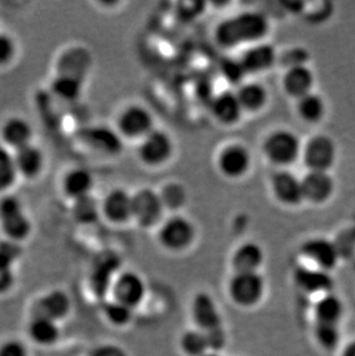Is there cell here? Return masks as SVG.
Instances as JSON below:
<instances>
[{
	"mask_svg": "<svg viewBox=\"0 0 355 356\" xmlns=\"http://www.w3.org/2000/svg\"><path fill=\"white\" fill-rule=\"evenodd\" d=\"M19 175L13 152L0 145V196L10 194L17 184Z\"/></svg>",
	"mask_w": 355,
	"mask_h": 356,
	"instance_id": "31",
	"label": "cell"
},
{
	"mask_svg": "<svg viewBox=\"0 0 355 356\" xmlns=\"http://www.w3.org/2000/svg\"><path fill=\"white\" fill-rule=\"evenodd\" d=\"M104 317L106 318L107 322L110 323L111 325L116 326V327H125L132 322L133 316H134V310L132 308L121 305L117 301H110L104 306Z\"/></svg>",
	"mask_w": 355,
	"mask_h": 356,
	"instance_id": "35",
	"label": "cell"
},
{
	"mask_svg": "<svg viewBox=\"0 0 355 356\" xmlns=\"http://www.w3.org/2000/svg\"><path fill=\"white\" fill-rule=\"evenodd\" d=\"M27 332L31 341L42 347L54 346L61 337L59 323L40 316L31 317L28 323Z\"/></svg>",
	"mask_w": 355,
	"mask_h": 356,
	"instance_id": "27",
	"label": "cell"
},
{
	"mask_svg": "<svg viewBox=\"0 0 355 356\" xmlns=\"http://www.w3.org/2000/svg\"><path fill=\"white\" fill-rule=\"evenodd\" d=\"M301 254L315 264L317 269L330 273L338 266L340 250L336 242L325 238H313L303 242Z\"/></svg>",
	"mask_w": 355,
	"mask_h": 356,
	"instance_id": "12",
	"label": "cell"
},
{
	"mask_svg": "<svg viewBox=\"0 0 355 356\" xmlns=\"http://www.w3.org/2000/svg\"><path fill=\"white\" fill-rule=\"evenodd\" d=\"M159 196L164 209H171V210L182 208L187 200L186 191L179 184H168L164 188L161 189Z\"/></svg>",
	"mask_w": 355,
	"mask_h": 356,
	"instance_id": "36",
	"label": "cell"
},
{
	"mask_svg": "<svg viewBox=\"0 0 355 356\" xmlns=\"http://www.w3.org/2000/svg\"><path fill=\"white\" fill-rule=\"evenodd\" d=\"M205 334H207V338H208L210 352L221 353V350H224L225 346H226V343H228V336H226L224 326L212 330L209 332H205Z\"/></svg>",
	"mask_w": 355,
	"mask_h": 356,
	"instance_id": "41",
	"label": "cell"
},
{
	"mask_svg": "<svg viewBox=\"0 0 355 356\" xmlns=\"http://www.w3.org/2000/svg\"><path fill=\"white\" fill-rule=\"evenodd\" d=\"M34 127L28 119L12 115L0 126L1 145L14 152L34 143Z\"/></svg>",
	"mask_w": 355,
	"mask_h": 356,
	"instance_id": "10",
	"label": "cell"
},
{
	"mask_svg": "<svg viewBox=\"0 0 355 356\" xmlns=\"http://www.w3.org/2000/svg\"><path fill=\"white\" fill-rule=\"evenodd\" d=\"M270 24L258 12H245L228 17L218 24L214 33L217 43L223 47H237L242 44L258 43L268 35Z\"/></svg>",
	"mask_w": 355,
	"mask_h": 356,
	"instance_id": "1",
	"label": "cell"
},
{
	"mask_svg": "<svg viewBox=\"0 0 355 356\" xmlns=\"http://www.w3.org/2000/svg\"><path fill=\"white\" fill-rule=\"evenodd\" d=\"M90 356H128L127 352L116 343H101L91 350Z\"/></svg>",
	"mask_w": 355,
	"mask_h": 356,
	"instance_id": "42",
	"label": "cell"
},
{
	"mask_svg": "<svg viewBox=\"0 0 355 356\" xmlns=\"http://www.w3.org/2000/svg\"><path fill=\"white\" fill-rule=\"evenodd\" d=\"M117 128L126 138L142 140L154 131V117L141 105H129L118 115Z\"/></svg>",
	"mask_w": 355,
	"mask_h": 356,
	"instance_id": "9",
	"label": "cell"
},
{
	"mask_svg": "<svg viewBox=\"0 0 355 356\" xmlns=\"http://www.w3.org/2000/svg\"><path fill=\"white\" fill-rule=\"evenodd\" d=\"M325 103L323 98L315 92H309L297 102V112L302 120L308 124H316L325 115Z\"/></svg>",
	"mask_w": 355,
	"mask_h": 356,
	"instance_id": "30",
	"label": "cell"
},
{
	"mask_svg": "<svg viewBox=\"0 0 355 356\" xmlns=\"http://www.w3.org/2000/svg\"><path fill=\"white\" fill-rule=\"evenodd\" d=\"M302 148L300 138L288 129L272 131L263 142V152L267 159L281 166L293 164L302 155Z\"/></svg>",
	"mask_w": 355,
	"mask_h": 356,
	"instance_id": "4",
	"label": "cell"
},
{
	"mask_svg": "<svg viewBox=\"0 0 355 356\" xmlns=\"http://www.w3.org/2000/svg\"><path fill=\"white\" fill-rule=\"evenodd\" d=\"M314 82L315 78L312 70L307 65H300L287 68L283 78V88L288 96L298 101L299 98L312 92Z\"/></svg>",
	"mask_w": 355,
	"mask_h": 356,
	"instance_id": "24",
	"label": "cell"
},
{
	"mask_svg": "<svg viewBox=\"0 0 355 356\" xmlns=\"http://www.w3.org/2000/svg\"><path fill=\"white\" fill-rule=\"evenodd\" d=\"M301 181L303 197L315 204L328 201L335 192V181L329 172H307Z\"/></svg>",
	"mask_w": 355,
	"mask_h": 356,
	"instance_id": "21",
	"label": "cell"
},
{
	"mask_svg": "<svg viewBox=\"0 0 355 356\" xmlns=\"http://www.w3.org/2000/svg\"><path fill=\"white\" fill-rule=\"evenodd\" d=\"M301 156L309 171L329 172L337 159V147L328 135H315L306 142Z\"/></svg>",
	"mask_w": 355,
	"mask_h": 356,
	"instance_id": "6",
	"label": "cell"
},
{
	"mask_svg": "<svg viewBox=\"0 0 355 356\" xmlns=\"http://www.w3.org/2000/svg\"><path fill=\"white\" fill-rule=\"evenodd\" d=\"M13 155L19 178L33 181L43 175L47 165V156L43 149L38 145L31 143L14 152Z\"/></svg>",
	"mask_w": 355,
	"mask_h": 356,
	"instance_id": "17",
	"label": "cell"
},
{
	"mask_svg": "<svg viewBox=\"0 0 355 356\" xmlns=\"http://www.w3.org/2000/svg\"><path fill=\"white\" fill-rule=\"evenodd\" d=\"M0 231L5 240L22 243L31 238L33 222L24 202L14 194L0 196Z\"/></svg>",
	"mask_w": 355,
	"mask_h": 356,
	"instance_id": "2",
	"label": "cell"
},
{
	"mask_svg": "<svg viewBox=\"0 0 355 356\" xmlns=\"http://www.w3.org/2000/svg\"><path fill=\"white\" fill-rule=\"evenodd\" d=\"M212 113L214 118L224 126L235 124L244 113L237 92L223 91L212 102Z\"/></svg>",
	"mask_w": 355,
	"mask_h": 356,
	"instance_id": "23",
	"label": "cell"
},
{
	"mask_svg": "<svg viewBox=\"0 0 355 356\" xmlns=\"http://www.w3.org/2000/svg\"><path fill=\"white\" fill-rule=\"evenodd\" d=\"M191 318L195 327L209 332L223 325V317L216 300L208 292H198L191 300Z\"/></svg>",
	"mask_w": 355,
	"mask_h": 356,
	"instance_id": "13",
	"label": "cell"
},
{
	"mask_svg": "<svg viewBox=\"0 0 355 356\" xmlns=\"http://www.w3.org/2000/svg\"><path fill=\"white\" fill-rule=\"evenodd\" d=\"M247 74H258L274 67L277 52L270 44L258 43L246 51L242 59Z\"/></svg>",
	"mask_w": 355,
	"mask_h": 356,
	"instance_id": "26",
	"label": "cell"
},
{
	"mask_svg": "<svg viewBox=\"0 0 355 356\" xmlns=\"http://www.w3.org/2000/svg\"><path fill=\"white\" fill-rule=\"evenodd\" d=\"M295 285L308 294H317L322 296L332 293L333 279L328 271L312 269L307 266H299L293 273Z\"/></svg>",
	"mask_w": 355,
	"mask_h": 356,
	"instance_id": "20",
	"label": "cell"
},
{
	"mask_svg": "<svg viewBox=\"0 0 355 356\" xmlns=\"http://www.w3.org/2000/svg\"><path fill=\"white\" fill-rule=\"evenodd\" d=\"M228 293L235 306L251 309L265 298V278L260 273H233L228 280Z\"/></svg>",
	"mask_w": 355,
	"mask_h": 356,
	"instance_id": "3",
	"label": "cell"
},
{
	"mask_svg": "<svg viewBox=\"0 0 355 356\" xmlns=\"http://www.w3.org/2000/svg\"><path fill=\"white\" fill-rule=\"evenodd\" d=\"M61 192L72 202L79 198L93 195L95 177L90 170L84 166H75L68 170L61 179Z\"/></svg>",
	"mask_w": 355,
	"mask_h": 356,
	"instance_id": "19",
	"label": "cell"
},
{
	"mask_svg": "<svg viewBox=\"0 0 355 356\" xmlns=\"http://www.w3.org/2000/svg\"><path fill=\"white\" fill-rule=\"evenodd\" d=\"M164 210L161 196L152 189H140L133 194V219L139 225L143 227L156 225Z\"/></svg>",
	"mask_w": 355,
	"mask_h": 356,
	"instance_id": "11",
	"label": "cell"
},
{
	"mask_svg": "<svg viewBox=\"0 0 355 356\" xmlns=\"http://www.w3.org/2000/svg\"><path fill=\"white\" fill-rule=\"evenodd\" d=\"M20 252L19 243L8 240L0 242V296L10 292L15 285L14 268Z\"/></svg>",
	"mask_w": 355,
	"mask_h": 356,
	"instance_id": "25",
	"label": "cell"
},
{
	"mask_svg": "<svg viewBox=\"0 0 355 356\" xmlns=\"http://www.w3.org/2000/svg\"><path fill=\"white\" fill-rule=\"evenodd\" d=\"M102 216L107 222L123 225L133 219V194L123 188H114L101 201Z\"/></svg>",
	"mask_w": 355,
	"mask_h": 356,
	"instance_id": "15",
	"label": "cell"
},
{
	"mask_svg": "<svg viewBox=\"0 0 355 356\" xmlns=\"http://www.w3.org/2000/svg\"><path fill=\"white\" fill-rule=\"evenodd\" d=\"M196 238V229L189 219L172 216L161 224L158 240L166 250L181 252L187 250Z\"/></svg>",
	"mask_w": 355,
	"mask_h": 356,
	"instance_id": "5",
	"label": "cell"
},
{
	"mask_svg": "<svg viewBox=\"0 0 355 356\" xmlns=\"http://www.w3.org/2000/svg\"><path fill=\"white\" fill-rule=\"evenodd\" d=\"M218 170L230 179L245 177L251 166V155L245 145H230L221 149L217 159Z\"/></svg>",
	"mask_w": 355,
	"mask_h": 356,
	"instance_id": "14",
	"label": "cell"
},
{
	"mask_svg": "<svg viewBox=\"0 0 355 356\" xmlns=\"http://www.w3.org/2000/svg\"><path fill=\"white\" fill-rule=\"evenodd\" d=\"M71 310L72 301L68 293L61 289H54L37 300L33 316L45 317L61 323L68 318Z\"/></svg>",
	"mask_w": 355,
	"mask_h": 356,
	"instance_id": "16",
	"label": "cell"
},
{
	"mask_svg": "<svg viewBox=\"0 0 355 356\" xmlns=\"http://www.w3.org/2000/svg\"><path fill=\"white\" fill-rule=\"evenodd\" d=\"M114 301L135 310L147 296L144 279L134 271H124L114 277L111 286Z\"/></svg>",
	"mask_w": 355,
	"mask_h": 356,
	"instance_id": "7",
	"label": "cell"
},
{
	"mask_svg": "<svg viewBox=\"0 0 355 356\" xmlns=\"http://www.w3.org/2000/svg\"><path fill=\"white\" fill-rule=\"evenodd\" d=\"M175 145L166 131L154 129L139 145V159L148 166H161L171 159Z\"/></svg>",
	"mask_w": 355,
	"mask_h": 356,
	"instance_id": "8",
	"label": "cell"
},
{
	"mask_svg": "<svg viewBox=\"0 0 355 356\" xmlns=\"http://www.w3.org/2000/svg\"><path fill=\"white\" fill-rule=\"evenodd\" d=\"M203 356H221V353H214V352H209V353L205 354Z\"/></svg>",
	"mask_w": 355,
	"mask_h": 356,
	"instance_id": "44",
	"label": "cell"
},
{
	"mask_svg": "<svg viewBox=\"0 0 355 356\" xmlns=\"http://www.w3.org/2000/svg\"><path fill=\"white\" fill-rule=\"evenodd\" d=\"M313 333H314V338H315L317 345L326 352L337 350L342 341L340 325L314 323Z\"/></svg>",
	"mask_w": 355,
	"mask_h": 356,
	"instance_id": "34",
	"label": "cell"
},
{
	"mask_svg": "<svg viewBox=\"0 0 355 356\" xmlns=\"http://www.w3.org/2000/svg\"><path fill=\"white\" fill-rule=\"evenodd\" d=\"M265 250L254 241L244 242L233 252L231 259L235 273H258L265 263Z\"/></svg>",
	"mask_w": 355,
	"mask_h": 356,
	"instance_id": "22",
	"label": "cell"
},
{
	"mask_svg": "<svg viewBox=\"0 0 355 356\" xmlns=\"http://www.w3.org/2000/svg\"><path fill=\"white\" fill-rule=\"evenodd\" d=\"M0 356H29V350L21 340L8 339L0 343Z\"/></svg>",
	"mask_w": 355,
	"mask_h": 356,
	"instance_id": "40",
	"label": "cell"
},
{
	"mask_svg": "<svg viewBox=\"0 0 355 356\" xmlns=\"http://www.w3.org/2000/svg\"><path fill=\"white\" fill-rule=\"evenodd\" d=\"M17 57V43L13 36L0 33V70L13 64Z\"/></svg>",
	"mask_w": 355,
	"mask_h": 356,
	"instance_id": "37",
	"label": "cell"
},
{
	"mask_svg": "<svg viewBox=\"0 0 355 356\" xmlns=\"http://www.w3.org/2000/svg\"><path fill=\"white\" fill-rule=\"evenodd\" d=\"M179 347L186 356H203L210 352L208 338L202 330H187L180 336Z\"/></svg>",
	"mask_w": 355,
	"mask_h": 356,
	"instance_id": "33",
	"label": "cell"
},
{
	"mask_svg": "<svg viewBox=\"0 0 355 356\" xmlns=\"http://www.w3.org/2000/svg\"><path fill=\"white\" fill-rule=\"evenodd\" d=\"M221 70H223V75L225 78L235 83H242V79L245 78V75L247 74L240 59L239 60L230 59V60L224 61Z\"/></svg>",
	"mask_w": 355,
	"mask_h": 356,
	"instance_id": "39",
	"label": "cell"
},
{
	"mask_svg": "<svg viewBox=\"0 0 355 356\" xmlns=\"http://www.w3.org/2000/svg\"><path fill=\"white\" fill-rule=\"evenodd\" d=\"M72 215L77 222L84 225L93 224L102 216L101 202L94 195L79 198L72 202Z\"/></svg>",
	"mask_w": 355,
	"mask_h": 356,
	"instance_id": "32",
	"label": "cell"
},
{
	"mask_svg": "<svg viewBox=\"0 0 355 356\" xmlns=\"http://www.w3.org/2000/svg\"><path fill=\"white\" fill-rule=\"evenodd\" d=\"M344 315H345V305L342 302V300L333 292L320 296L314 306L315 323L340 325Z\"/></svg>",
	"mask_w": 355,
	"mask_h": 356,
	"instance_id": "28",
	"label": "cell"
},
{
	"mask_svg": "<svg viewBox=\"0 0 355 356\" xmlns=\"http://www.w3.org/2000/svg\"><path fill=\"white\" fill-rule=\"evenodd\" d=\"M271 189L275 197L282 204L287 207H295L305 201L301 178H298L294 173L286 170L274 175L271 179Z\"/></svg>",
	"mask_w": 355,
	"mask_h": 356,
	"instance_id": "18",
	"label": "cell"
},
{
	"mask_svg": "<svg viewBox=\"0 0 355 356\" xmlns=\"http://www.w3.org/2000/svg\"><path fill=\"white\" fill-rule=\"evenodd\" d=\"M54 92L65 99H74L80 94L81 87L80 82L77 78L65 75L61 76L54 82Z\"/></svg>",
	"mask_w": 355,
	"mask_h": 356,
	"instance_id": "38",
	"label": "cell"
},
{
	"mask_svg": "<svg viewBox=\"0 0 355 356\" xmlns=\"http://www.w3.org/2000/svg\"><path fill=\"white\" fill-rule=\"evenodd\" d=\"M339 356H355V339L351 340L342 346Z\"/></svg>",
	"mask_w": 355,
	"mask_h": 356,
	"instance_id": "43",
	"label": "cell"
},
{
	"mask_svg": "<svg viewBox=\"0 0 355 356\" xmlns=\"http://www.w3.org/2000/svg\"><path fill=\"white\" fill-rule=\"evenodd\" d=\"M235 92L244 111H261L268 103V90L263 84L258 82H246L240 84V87Z\"/></svg>",
	"mask_w": 355,
	"mask_h": 356,
	"instance_id": "29",
	"label": "cell"
}]
</instances>
